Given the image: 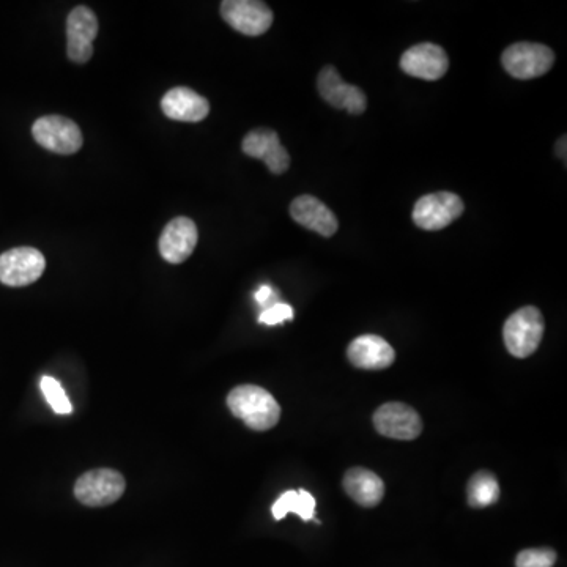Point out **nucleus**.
Segmentation results:
<instances>
[{
	"mask_svg": "<svg viewBox=\"0 0 567 567\" xmlns=\"http://www.w3.org/2000/svg\"><path fill=\"white\" fill-rule=\"evenodd\" d=\"M227 405L232 415L252 430L273 429L281 418V407L267 390L256 385H241L230 391Z\"/></svg>",
	"mask_w": 567,
	"mask_h": 567,
	"instance_id": "obj_1",
	"label": "nucleus"
},
{
	"mask_svg": "<svg viewBox=\"0 0 567 567\" xmlns=\"http://www.w3.org/2000/svg\"><path fill=\"white\" fill-rule=\"evenodd\" d=\"M544 317L533 306L519 309L506 320L503 339L506 349L516 358H528L538 350L544 336Z\"/></svg>",
	"mask_w": 567,
	"mask_h": 567,
	"instance_id": "obj_2",
	"label": "nucleus"
},
{
	"mask_svg": "<svg viewBox=\"0 0 567 567\" xmlns=\"http://www.w3.org/2000/svg\"><path fill=\"white\" fill-rule=\"evenodd\" d=\"M32 136L43 149L57 155H75L84 144L79 126L62 115L40 117L32 126Z\"/></svg>",
	"mask_w": 567,
	"mask_h": 567,
	"instance_id": "obj_3",
	"label": "nucleus"
},
{
	"mask_svg": "<svg viewBox=\"0 0 567 567\" xmlns=\"http://www.w3.org/2000/svg\"><path fill=\"white\" fill-rule=\"evenodd\" d=\"M125 479L119 471L111 468L87 471L76 481L75 497L79 503L90 508L109 506L120 500L125 492Z\"/></svg>",
	"mask_w": 567,
	"mask_h": 567,
	"instance_id": "obj_4",
	"label": "nucleus"
},
{
	"mask_svg": "<svg viewBox=\"0 0 567 567\" xmlns=\"http://www.w3.org/2000/svg\"><path fill=\"white\" fill-rule=\"evenodd\" d=\"M501 63L512 78L534 79L549 73L555 54L541 43H516L503 52Z\"/></svg>",
	"mask_w": 567,
	"mask_h": 567,
	"instance_id": "obj_5",
	"label": "nucleus"
},
{
	"mask_svg": "<svg viewBox=\"0 0 567 567\" xmlns=\"http://www.w3.org/2000/svg\"><path fill=\"white\" fill-rule=\"evenodd\" d=\"M46 259L38 249L21 246L0 256V282L8 287H24L41 278Z\"/></svg>",
	"mask_w": 567,
	"mask_h": 567,
	"instance_id": "obj_6",
	"label": "nucleus"
},
{
	"mask_svg": "<svg viewBox=\"0 0 567 567\" xmlns=\"http://www.w3.org/2000/svg\"><path fill=\"white\" fill-rule=\"evenodd\" d=\"M221 16L232 29L248 37L264 35L273 24V12L259 0H224Z\"/></svg>",
	"mask_w": 567,
	"mask_h": 567,
	"instance_id": "obj_7",
	"label": "nucleus"
},
{
	"mask_svg": "<svg viewBox=\"0 0 567 567\" xmlns=\"http://www.w3.org/2000/svg\"><path fill=\"white\" fill-rule=\"evenodd\" d=\"M464 202L454 193H434L421 197L413 208V221L423 230H441L464 213Z\"/></svg>",
	"mask_w": 567,
	"mask_h": 567,
	"instance_id": "obj_8",
	"label": "nucleus"
},
{
	"mask_svg": "<svg viewBox=\"0 0 567 567\" xmlns=\"http://www.w3.org/2000/svg\"><path fill=\"white\" fill-rule=\"evenodd\" d=\"M98 18L89 7L73 8L67 19V54L71 62H89L93 56V40L98 35Z\"/></svg>",
	"mask_w": 567,
	"mask_h": 567,
	"instance_id": "obj_9",
	"label": "nucleus"
},
{
	"mask_svg": "<svg viewBox=\"0 0 567 567\" xmlns=\"http://www.w3.org/2000/svg\"><path fill=\"white\" fill-rule=\"evenodd\" d=\"M374 426L378 434L394 440H415L423 432L418 412L402 402H390L377 408Z\"/></svg>",
	"mask_w": 567,
	"mask_h": 567,
	"instance_id": "obj_10",
	"label": "nucleus"
},
{
	"mask_svg": "<svg viewBox=\"0 0 567 567\" xmlns=\"http://www.w3.org/2000/svg\"><path fill=\"white\" fill-rule=\"evenodd\" d=\"M317 87H319L320 97L333 108L342 109L353 115H360L366 111L367 100L363 90L347 84L339 76L338 70L331 65L320 70Z\"/></svg>",
	"mask_w": 567,
	"mask_h": 567,
	"instance_id": "obj_11",
	"label": "nucleus"
},
{
	"mask_svg": "<svg viewBox=\"0 0 567 567\" xmlns=\"http://www.w3.org/2000/svg\"><path fill=\"white\" fill-rule=\"evenodd\" d=\"M241 149L251 158L264 161L271 174L281 175L289 169V152L279 141L276 131L268 130V128L252 130L241 142Z\"/></svg>",
	"mask_w": 567,
	"mask_h": 567,
	"instance_id": "obj_12",
	"label": "nucleus"
},
{
	"mask_svg": "<svg viewBox=\"0 0 567 567\" xmlns=\"http://www.w3.org/2000/svg\"><path fill=\"white\" fill-rule=\"evenodd\" d=\"M401 68L407 75L424 81H437L446 75L449 68L445 49L434 43H421L404 52Z\"/></svg>",
	"mask_w": 567,
	"mask_h": 567,
	"instance_id": "obj_13",
	"label": "nucleus"
},
{
	"mask_svg": "<svg viewBox=\"0 0 567 567\" xmlns=\"http://www.w3.org/2000/svg\"><path fill=\"white\" fill-rule=\"evenodd\" d=\"M199 232L193 219L180 218L172 219L171 223L163 229L160 237V252L163 259L169 264H183L196 249Z\"/></svg>",
	"mask_w": 567,
	"mask_h": 567,
	"instance_id": "obj_14",
	"label": "nucleus"
},
{
	"mask_svg": "<svg viewBox=\"0 0 567 567\" xmlns=\"http://www.w3.org/2000/svg\"><path fill=\"white\" fill-rule=\"evenodd\" d=\"M290 216L295 223L314 230L322 237H333L339 229L338 218L317 197L303 194L290 204Z\"/></svg>",
	"mask_w": 567,
	"mask_h": 567,
	"instance_id": "obj_15",
	"label": "nucleus"
},
{
	"mask_svg": "<svg viewBox=\"0 0 567 567\" xmlns=\"http://www.w3.org/2000/svg\"><path fill=\"white\" fill-rule=\"evenodd\" d=\"M350 363L364 371H382L396 360V353L385 339L377 334H364L352 341L347 349Z\"/></svg>",
	"mask_w": 567,
	"mask_h": 567,
	"instance_id": "obj_16",
	"label": "nucleus"
},
{
	"mask_svg": "<svg viewBox=\"0 0 567 567\" xmlns=\"http://www.w3.org/2000/svg\"><path fill=\"white\" fill-rule=\"evenodd\" d=\"M161 109L167 119L197 123L210 114V103L188 87H175L164 95Z\"/></svg>",
	"mask_w": 567,
	"mask_h": 567,
	"instance_id": "obj_17",
	"label": "nucleus"
},
{
	"mask_svg": "<svg viewBox=\"0 0 567 567\" xmlns=\"http://www.w3.org/2000/svg\"><path fill=\"white\" fill-rule=\"evenodd\" d=\"M342 486L347 495L364 508H374L385 495V484L380 476L366 468L356 467L347 471Z\"/></svg>",
	"mask_w": 567,
	"mask_h": 567,
	"instance_id": "obj_18",
	"label": "nucleus"
},
{
	"mask_svg": "<svg viewBox=\"0 0 567 567\" xmlns=\"http://www.w3.org/2000/svg\"><path fill=\"white\" fill-rule=\"evenodd\" d=\"M271 512L276 520H282L289 512H293L308 522L314 519L315 500L308 490H289L276 500Z\"/></svg>",
	"mask_w": 567,
	"mask_h": 567,
	"instance_id": "obj_19",
	"label": "nucleus"
},
{
	"mask_svg": "<svg viewBox=\"0 0 567 567\" xmlns=\"http://www.w3.org/2000/svg\"><path fill=\"white\" fill-rule=\"evenodd\" d=\"M468 504L471 508L482 509L497 503L500 486L490 471H478L468 482Z\"/></svg>",
	"mask_w": 567,
	"mask_h": 567,
	"instance_id": "obj_20",
	"label": "nucleus"
},
{
	"mask_svg": "<svg viewBox=\"0 0 567 567\" xmlns=\"http://www.w3.org/2000/svg\"><path fill=\"white\" fill-rule=\"evenodd\" d=\"M40 388L41 393L45 394L46 401L51 405L54 412L59 413V415H70L73 412L67 393L63 391L59 380L46 375V377L41 378Z\"/></svg>",
	"mask_w": 567,
	"mask_h": 567,
	"instance_id": "obj_21",
	"label": "nucleus"
},
{
	"mask_svg": "<svg viewBox=\"0 0 567 567\" xmlns=\"http://www.w3.org/2000/svg\"><path fill=\"white\" fill-rule=\"evenodd\" d=\"M555 561L552 549H528L517 555L516 567H553Z\"/></svg>",
	"mask_w": 567,
	"mask_h": 567,
	"instance_id": "obj_22",
	"label": "nucleus"
},
{
	"mask_svg": "<svg viewBox=\"0 0 567 567\" xmlns=\"http://www.w3.org/2000/svg\"><path fill=\"white\" fill-rule=\"evenodd\" d=\"M292 319V306H289V304L286 303L273 304V306L265 309V311L259 315V322L264 323V325H278V323Z\"/></svg>",
	"mask_w": 567,
	"mask_h": 567,
	"instance_id": "obj_23",
	"label": "nucleus"
},
{
	"mask_svg": "<svg viewBox=\"0 0 567 567\" xmlns=\"http://www.w3.org/2000/svg\"><path fill=\"white\" fill-rule=\"evenodd\" d=\"M273 297H275V290L271 289L270 286H262L257 290L256 301L262 306H265Z\"/></svg>",
	"mask_w": 567,
	"mask_h": 567,
	"instance_id": "obj_24",
	"label": "nucleus"
},
{
	"mask_svg": "<svg viewBox=\"0 0 567 567\" xmlns=\"http://www.w3.org/2000/svg\"><path fill=\"white\" fill-rule=\"evenodd\" d=\"M558 155H560L563 160H566V138L558 142Z\"/></svg>",
	"mask_w": 567,
	"mask_h": 567,
	"instance_id": "obj_25",
	"label": "nucleus"
}]
</instances>
